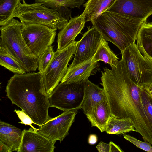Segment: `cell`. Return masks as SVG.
Returning <instances> with one entry per match:
<instances>
[{
	"mask_svg": "<svg viewBox=\"0 0 152 152\" xmlns=\"http://www.w3.org/2000/svg\"><path fill=\"white\" fill-rule=\"evenodd\" d=\"M102 71L101 79L110 106L111 114L118 119L131 120L135 131L144 141L152 145V126L145 112L141 93L143 87L131 80L124 60L117 67L110 66Z\"/></svg>",
	"mask_w": 152,
	"mask_h": 152,
	"instance_id": "6da1fadb",
	"label": "cell"
},
{
	"mask_svg": "<svg viewBox=\"0 0 152 152\" xmlns=\"http://www.w3.org/2000/svg\"><path fill=\"white\" fill-rule=\"evenodd\" d=\"M42 73L15 74L8 80L6 96L34 123L40 126L50 117L49 98L42 81Z\"/></svg>",
	"mask_w": 152,
	"mask_h": 152,
	"instance_id": "7a4b0ae2",
	"label": "cell"
},
{
	"mask_svg": "<svg viewBox=\"0 0 152 152\" xmlns=\"http://www.w3.org/2000/svg\"><path fill=\"white\" fill-rule=\"evenodd\" d=\"M146 21L126 15L105 11L91 21L103 38L121 51L135 42Z\"/></svg>",
	"mask_w": 152,
	"mask_h": 152,
	"instance_id": "3957f363",
	"label": "cell"
},
{
	"mask_svg": "<svg viewBox=\"0 0 152 152\" xmlns=\"http://www.w3.org/2000/svg\"><path fill=\"white\" fill-rule=\"evenodd\" d=\"M22 23L13 18L6 25L1 26L0 46L4 48L21 65L26 72L36 71L38 58L31 52L21 33Z\"/></svg>",
	"mask_w": 152,
	"mask_h": 152,
	"instance_id": "277c9868",
	"label": "cell"
},
{
	"mask_svg": "<svg viewBox=\"0 0 152 152\" xmlns=\"http://www.w3.org/2000/svg\"><path fill=\"white\" fill-rule=\"evenodd\" d=\"M22 0L23 3H19L13 15V18H19L22 24H40L60 30L67 22L57 11L42 3L28 4Z\"/></svg>",
	"mask_w": 152,
	"mask_h": 152,
	"instance_id": "5b68a950",
	"label": "cell"
},
{
	"mask_svg": "<svg viewBox=\"0 0 152 152\" xmlns=\"http://www.w3.org/2000/svg\"><path fill=\"white\" fill-rule=\"evenodd\" d=\"M121 53L133 81L143 87L152 82V60L142 54L135 42Z\"/></svg>",
	"mask_w": 152,
	"mask_h": 152,
	"instance_id": "8992f818",
	"label": "cell"
},
{
	"mask_svg": "<svg viewBox=\"0 0 152 152\" xmlns=\"http://www.w3.org/2000/svg\"><path fill=\"white\" fill-rule=\"evenodd\" d=\"M78 42L75 41L62 49L57 50L49 65L42 73V82L49 98L66 74Z\"/></svg>",
	"mask_w": 152,
	"mask_h": 152,
	"instance_id": "52a82bcc",
	"label": "cell"
},
{
	"mask_svg": "<svg viewBox=\"0 0 152 152\" xmlns=\"http://www.w3.org/2000/svg\"><path fill=\"white\" fill-rule=\"evenodd\" d=\"M85 80L59 83L49 98L50 107L63 111L80 109L84 97Z\"/></svg>",
	"mask_w": 152,
	"mask_h": 152,
	"instance_id": "ba28073f",
	"label": "cell"
},
{
	"mask_svg": "<svg viewBox=\"0 0 152 152\" xmlns=\"http://www.w3.org/2000/svg\"><path fill=\"white\" fill-rule=\"evenodd\" d=\"M56 29L37 24H22L21 33L32 53L37 58L53 43Z\"/></svg>",
	"mask_w": 152,
	"mask_h": 152,
	"instance_id": "9c48e42d",
	"label": "cell"
},
{
	"mask_svg": "<svg viewBox=\"0 0 152 152\" xmlns=\"http://www.w3.org/2000/svg\"><path fill=\"white\" fill-rule=\"evenodd\" d=\"M79 109L64 111L54 118L49 117L46 121L38 126L37 131L53 142H60L68 135Z\"/></svg>",
	"mask_w": 152,
	"mask_h": 152,
	"instance_id": "30bf717a",
	"label": "cell"
},
{
	"mask_svg": "<svg viewBox=\"0 0 152 152\" xmlns=\"http://www.w3.org/2000/svg\"><path fill=\"white\" fill-rule=\"evenodd\" d=\"M87 28V31L78 41L73 60L69 68L91 59L100 44L103 38L100 33L93 26Z\"/></svg>",
	"mask_w": 152,
	"mask_h": 152,
	"instance_id": "8fae6325",
	"label": "cell"
},
{
	"mask_svg": "<svg viewBox=\"0 0 152 152\" xmlns=\"http://www.w3.org/2000/svg\"><path fill=\"white\" fill-rule=\"evenodd\" d=\"M106 11L126 15L146 21L152 15V0H116Z\"/></svg>",
	"mask_w": 152,
	"mask_h": 152,
	"instance_id": "7c38bea8",
	"label": "cell"
},
{
	"mask_svg": "<svg viewBox=\"0 0 152 152\" xmlns=\"http://www.w3.org/2000/svg\"><path fill=\"white\" fill-rule=\"evenodd\" d=\"M21 144L18 152H53L55 148L52 141L31 127L23 130Z\"/></svg>",
	"mask_w": 152,
	"mask_h": 152,
	"instance_id": "4fadbf2b",
	"label": "cell"
},
{
	"mask_svg": "<svg viewBox=\"0 0 152 152\" xmlns=\"http://www.w3.org/2000/svg\"><path fill=\"white\" fill-rule=\"evenodd\" d=\"M87 13L84 10L80 15L71 17L57 34V50L62 49L75 42L77 35L84 28Z\"/></svg>",
	"mask_w": 152,
	"mask_h": 152,
	"instance_id": "5bb4252c",
	"label": "cell"
},
{
	"mask_svg": "<svg viewBox=\"0 0 152 152\" xmlns=\"http://www.w3.org/2000/svg\"><path fill=\"white\" fill-rule=\"evenodd\" d=\"M106 97L103 88L86 79L85 80L84 97L80 109L86 116L89 115L97 104Z\"/></svg>",
	"mask_w": 152,
	"mask_h": 152,
	"instance_id": "9a60e30c",
	"label": "cell"
},
{
	"mask_svg": "<svg viewBox=\"0 0 152 152\" xmlns=\"http://www.w3.org/2000/svg\"><path fill=\"white\" fill-rule=\"evenodd\" d=\"M91 59L74 67H68L61 82H79L88 79L93 74L92 73L98 65L97 62H94Z\"/></svg>",
	"mask_w": 152,
	"mask_h": 152,
	"instance_id": "2e32d148",
	"label": "cell"
},
{
	"mask_svg": "<svg viewBox=\"0 0 152 152\" xmlns=\"http://www.w3.org/2000/svg\"><path fill=\"white\" fill-rule=\"evenodd\" d=\"M23 130L4 121H0V141L8 146L11 152L19 149L23 135Z\"/></svg>",
	"mask_w": 152,
	"mask_h": 152,
	"instance_id": "e0dca14e",
	"label": "cell"
},
{
	"mask_svg": "<svg viewBox=\"0 0 152 152\" xmlns=\"http://www.w3.org/2000/svg\"><path fill=\"white\" fill-rule=\"evenodd\" d=\"M111 115L106 97L98 103L91 113L86 117L92 127H96L103 132L105 131L107 124Z\"/></svg>",
	"mask_w": 152,
	"mask_h": 152,
	"instance_id": "ac0fdd59",
	"label": "cell"
},
{
	"mask_svg": "<svg viewBox=\"0 0 152 152\" xmlns=\"http://www.w3.org/2000/svg\"><path fill=\"white\" fill-rule=\"evenodd\" d=\"M86 0H35V2L41 3L45 7L57 11L62 16L69 20L71 11L68 8L80 9Z\"/></svg>",
	"mask_w": 152,
	"mask_h": 152,
	"instance_id": "d6986e66",
	"label": "cell"
},
{
	"mask_svg": "<svg viewBox=\"0 0 152 152\" xmlns=\"http://www.w3.org/2000/svg\"><path fill=\"white\" fill-rule=\"evenodd\" d=\"M137 45L142 55L152 60V22H145L136 39Z\"/></svg>",
	"mask_w": 152,
	"mask_h": 152,
	"instance_id": "ffe728a7",
	"label": "cell"
},
{
	"mask_svg": "<svg viewBox=\"0 0 152 152\" xmlns=\"http://www.w3.org/2000/svg\"><path fill=\"white\" fill-rule=\"evenodd\" d=\"M116 0H88L83 4L87 14L86 22L91 21L102 13L105 12Z\"/></svg>",
	"mask_w": 152,
	"mask_h": 152,
	"instance_id": "44dd1931",
	"label": "cell"
},
{
	"mask_svg": "<svg viewBox=\"0 0 152 152\" xmlns=\"http://www.w3.org/2000/svg\"><path fill=\"white\" fill-rule=\"evenodd\" d=\"M131 131H135V125L128 119H118L113 115L107 124L105 132L108 134H120Z\"/></svg>",
	"mask_w": 152,
	"mask_h": 152,
	"instance_id": "7402d4cb",
	"label": "cell"
},
{
	"mask_svg": "<svg viewBox=\"0 0 152 152\" xmlns=\"http://www.w3.org/2000/svg\"><path fill=\"white\" fill-rule=\"evenodd\" d=\"M108 43L103 38L96 53L91 59L96 62L101 61L110 66L117 67L118 58L110 48Z\"/></svg>",
	"mask_w": 152,
	"mask_h": 152,
	"instance_id": "603a6c76",
	"label": "cell"
},
{
	"mask_svg": "<svg viewBox=\"0 0 152 152\" xmlns=\"http://www.w3.org/2000/svg\"><path fill=\"white\" fill-rule=\"evenodd\" d=\"M21 0H0V26L9 23L13 18L16 7Z\"/></svg>",
	"mask_w": 152,
	"mask_h": 152,
	"instance_id": "cb8c5ba5",
	"label": "cell"
},
{
	"mask_svg": "<svg viewBox=\"0 0 152 152\" xmlns=\"http://www.w3.org/2000/svg\"><path fill=\"white\" fill-rule=\"evenodd\" d=\"M0 65L15 74L27 73L17 61L1 46L0 47Z\"/></svg>",
	"mask_w": 152,
	"mask_h": 152,
	"instance_id": "d4e9b609",
	"label": "cell"
},
{
	"mask_svg": "<svg viewBox=\"0 0 152 152\" xmlns=\"http://www.w3.org/2000/svg\"><path fill=\"white\" fill-rule=\"evenodd\" d=\"M141 98L145 112L152 126V97L144 87L142 90Z\"/></svg>",
	"mask_w": 152,
	"mask_h": 152,
	"instance_id": "484cf974",
	"label": "cell"
},
{
	"mask_svg": "<svg viewBox=\"0 0 152 152\" xmlns=\"http://www.w3.org/2000/svg\"><path fill=\"white\" fill-rule=\"evenodd\" d=\"M54 53L51 45L38 57V72L42 73L45 71L51 61Z\"/></svg>",
	"mask_w": 152,
	"mask_h": 152,
	"instance_id": "4316f807",
	"label": "cell"
},
{
	"mask_svg": "<svg viewBox=\"0 0 152 152\" xmlns=\"http://www.w3.org/2000/svg\"><path fill=\"white\" fill-rule=\"evenodd\" d=\"M124 137L135 145L137 147L148 152H152V146L149 143L141 141L128 135H124Z\"/></svg>",
	"mask_w": 152,
	"mask_h": 152,
	"instance_id": "83f0119b",
	"label": "cell"
},
{
	"mask_svg": "<svg viewBox=\"0 0 152 152\" xmlns=\"http://www.w3.org/2000/svg\"><path fill=\"white\" fill-rule=\"evenodd\" d=\"M14 111L17 115L19 118L20 120L21 121L19 123L22 124H24L25 125H28L32 128L34 131H38L39 130L38 128H36L34 127L32 125V124H34L30 117L26 114L24 111L21 110H17L15 109Z\"/></svg>",
	"mask_w": 152,
	"mask_h": 152,
	"instance_id": "f1b7e54d",
	"label": "cell"
},
{
	"mask_svg": "<svg viewBox=\"0 0 152 152\" xmlns=\"http://www.w3.org/2000/svg\"><path fill=\"white\" fill-rule=\"evenodd\" d=\"M96 148L99 152H110L109 143H107L103 142H100Z\"/></svg>",
	"mask_w": 152,
	"mask_h": 152,
	"instance_id": "f546056e",
	"label": "cell"
},
{
	"mask_svg": "<svg viewBox=\"0 0 152 152\" xmlns=\"http://www.w3.org/2000/svg\"><path fill=\"white\" fill-rule=\"evenodd\" d=\"M109 143L110 145V152H123L118 146L113 142L110 141Z\"/></svg>",
	"mask_w": 152,
	"mask_h": 152,
	"instance_id": "4dcf8cb0",
	"label": "cell"
},
{
	"mask_svg": "<svg viewBox=\"0 0 152 152\" xmlns=\"http://www.w3.org/2000/svg\"><path fill=\"white\" fill-rule=\"evenodd\" d=\"M98 138L97 136L95 134H91L89 135L88 139V143L91 145L95 144L97 142Z\"/></svg>",
	"mask_w": 152,
	"mask_h": 152,
	"instance_id": "1f68e13d",
	"label": "cell"
},
{
	"mask_svg": "<svg viewBox=\"0 0 152 152\" xmlns=\"http://www.w3.org/2000/svg\"><path fill=\"white\" fill-rule=\"evenodd\" d=\"M0 152H11L10 148L4 143L0 141Z\"/></svg>",
	"mask_w": 152,
	"mask_h": 152,
	"instance_id": "d6a6232c",
	"label": "cell"
},
{
	"mask_svg": "<svg viewBox=\"0 0 152 152\" xmlns=\"http://www.w3.org/2000/svg\"><path fill=\"white\" fill-rule=\"evenodd\" d=\"M144 88L152 97V82L146 86Z\"/></svg>",
	"mask_w": 152,
	"mask_h": 152,
	"instance_id": "836d02e7",
	"label": "cell"
}]
</instances>
